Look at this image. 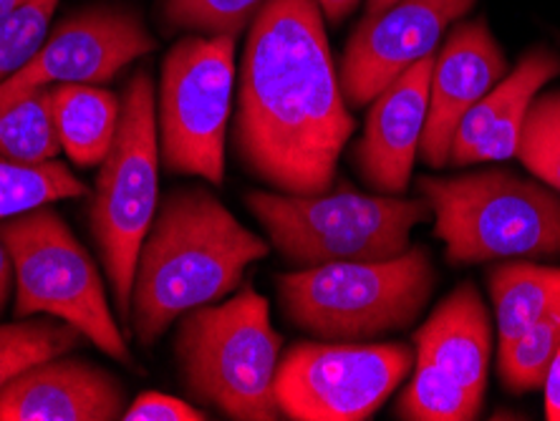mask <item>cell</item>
<instances>
[{
    "label": "cell",
    "mask_w": 560,
    "mask_h": 421,
    "mask_svg": "<svg viewBox=\"0 0 560 421\" xmlns=\"http://www.w3.org/2000/svg\"><path fill=\"white\" fill-rule=\"evenodd\" d=\"M313 3L320 8V13H324L328 21L339 23L357 8L359 0H313Z\"/></svg>",
    "instance_id": "f546056e"
},
{
    "label": "cell",
    "mask_w": 560,
    "mask_h": 421,
    "mask_svg": "<svg viewBox=\"0 0 560 421\" xmlns=\"http://www.w3.org/2000/svg\"><path fill=\"white\" fill-rule=\"evenodd\" d=\"M560 349V303L513 341L500 343V376L510 391H535Z\"/></svg>",
    "instance_id": "cb8c5ba5"
},
{
    "label": "cell",
    "mask_w": 560,
    "mask_h": 421,
    "mask_svg": "<svg viewBox=\"0 0 560 421\" xmlns=\"http://www.w3.org/2000/svg\"><path fill=\"white\" fill-rule=\"evenodd\" d=\"M397 3V0H369L366 3V13H382L386 11V8Z\"/></svg>",
    "instance_id": "1f68e13d"
},
{
    "label": "cell",
    "mask_w": 560,
    "mask_h": 421,
    "mask_svg": "<svg viewBox=\"0 0 560 421\" xmlns=\"http://www.w3.org/2000/svg\"><path fill=\"white\" fill-rule=\"evenodd\" d=\"M266 0H162V19L175 31L237 36Z\"/></svg>",
    "instance_id": "4316f807"
},
{
    "label": "cell",
    "mask_w": 560,
    "mask_h": 421,
    "mask_svg": "<svg viewBox=\"0 0 560 421\" xmlns=\"http://www.w3.org/2000/svg\"><path fill=\"white\" fill-rule=\"evenodd\" d=\"M490 295L498 316L500 343H508L560 303V268L505 262L490 272Z\"/></svg>",
    "instance_id": "d6986e66"
},
{
    "label": "cell",
    "mask_w": 560,
    "mask_h": 421,
    "mask_svg": "<svg viewBox=\"0 0 560 421\" xmlns=\"http://www.w3.org/2000/svg\"><path fill=\"white\" fill-rule=\"evenodd\" d=\"M11 280H13V262L3 241H0V313H3L8 291H11Z\"/></svg>",
    "instance_id": "4dcf8cb0"
},
{
    "label": "cell",
    "mask_w": 560,
    "mask_h": 421,
    "mask_svg": "<svg viewBox=\"0 0 560 421\" xmlns=\"http://www.w3.org/2000/svg\"><path fill=\"white\" fill-rule=\"evenodd\" d=\"M59 0H26L0 19V84L19 73L44 46Z\"/></svg>",
    "instance_id": "484cf974"
},
{
    "label": "cell",
    "mask_w": 560,
    "mask_h": 421,
    "mask_svg": "<svg viewBox=\"0 0 560 421\" xmlns=\"http://www.w3.org/2000/svg\"><path fill=\"white\" fill-rule=\"evenodd\" d=\"M84 195L89 187L61 162L21 164L0 156V220Z\"/></svg>",
    "instance_id": "7402d4cb"
},
{
    "label": "cell",
    "mask_w": 560,
    "mask_h": 421,
    "mask_svg": "<svg viewBox=\"0 0 560 421\" xmlns=\"http://www.w3.org/2000/svg\"><path fill=\"white\" fill-rule=\"evenodd\" d=\"M508 77V59L485 19L457 26L434 54L430 109L419 154L430 167H447L452 139L467 112Z\"/></svg>",
    "instance_id": "4fadbf2b"
},
{
    "label": "cell",
    "mask_w": 560,
    "mask_h": 421,
    "mask_svg": "<svg viewBox=\"0 0 560 421\" xmlns=\"http://www.w3.org/2000/svg\"><path fill=\"white\" fill-rule=\"evenodd\" d=\"M23 3H26V0H0V19L15 11V8H21Z\"/></svg>",
    "instance_id": "d6a6232c"
},
{
    "label": "cell",
    "mask_w": 560,
    "mask_h": 421,
    "mask_svg": "<svg viewBox=\"0 0 560 421\" xmlns=\"http://www.w3.org/2000/svg\"><path fill=\"white\" fill-rule=\"evenodd\" d=\"M405 343H295L278 363L276 399L293 421H366L411 369Z\"/></svg>",
    "instance_id": "30bf717a"
},
{
    "label": "cell",
    "mask_w": 560,
    "mask_h": 421,
    "mask_svg": "<svg viewBox=\"0 0 560 421\" xmlns=\"http://www.w3.org/2000/svg\"><path fill=\"white\" fill-rule=\"evenodd\" d=\"M127 386L112 371L77 356H54L0 389V421H117Z\"/></svg>",
    "instance_id": "5bb4252c"
},
{
    "label": "cell",
    "mask_w": 560,
    "mask_h": 421,
    "mask_svg": "<svg viewBox=\"0 0 560 421\" xmlns=\"http://www.w3.org/2000/svg\"><path fill=\"white\" fill-rule=\"evenodd\" d=\"M558 73L560 59L550 48H533L525 54L521 63L508 71V77L495 89H490L459 121L450 150L452 167L502 162L513 156L533 98Z\"/></svg>",
    "instance_id": "2e32d148"
},
{
    "label": "cell",
    "mask_w": 560,
    "mask_h": 421,
    "mask_svg": "<svg viewBox=\"0 0 560 421\" xmlns=\"http://www.w3.org/2000/svg\"><path fill=\"white\" fill-rule=\"evenodd\" d=\"M3 241L15 276V316L44 313L77 328L98 351L135 369L127 338L114 318L104 280L86 247L59 212L36 208L3 220Z\"/></svg>",
    "instance_id": "52a82bcc"
},
{
    "label": "cell",
    "mask_w": 560,
    "mask_h": 421,
    "mask_svg": "<svg viewBox=\"0 0 560 421\" xmlns=\"http://www.w3.org/2000/svg\"><path fill=\"white\" fill-rule=\"evenodd\" d=\"M482 396L469 391L450 371L417 359V371L394 407L405 421H469L480 414Z\"/></svg>",
    "instance_id": "44dd1931"
},
{
    "label": "cell",
    "mask_w": 560,
    "mask_h": 421,
    "mask_svg": "<svg viewBox=\"0 0 560 421\" xmlns=\"http://www.w3.org/2000/svg\"><path fill=\"white\" fill-rule=\"evenodd\" d=\"M86 338L59 318H23L0 326V389L31 366L71 353Z\"/></svg>",
    "instance_id": "603a6c76"
},
{
    "label": "cell",
    "mask_w": 560,
    "mask_h": 421,
    "mask_svg": "<svg viewBox=\"0 0 560 421\" xmlns=\"http://www.w3.org/2000/svg\"><path fill=\"white\" fill-rule=\"evenodd\" d=\"M417 359L450 371L469 391L485 396L492 351L490 313L472 283L444 299L415 336Z\"/></svg>",
    "instance_id": "e0dca14e"
},
{
    "label": "cell",
    "mask_w": 560,
    "mask_h": 421,
    "mask_svg": "<svg viewBox=\"0 0 560 421\" xmlns=\"http://www.w3.org/2000/svg\"><path fill=\"white\" fill-rule=\"evenodd\" d=\"M121 419L125 421H205L208 414H205L202 409L192 407L189 401L179 399V396L144 391L129 404Z\"/></svg>",
    "instance_id": "83f0119b"
},
{
    "label": "cell",
    "mask_w": 560,
    "mask_h": 421,
    "mask_svg": "<svg viewBox=\"0 0 560 421\" xmlns=\"http://www.w3.org/2000/svg\"><path fill=\"white\" fill-rule=\"evenodd\" d=\"M515 156L535 177L560 192V89L533 98L517 137Z\"/></svg>",
    "instance_id": "d4e9b609"
},
{
    "label": "cell",
    "mask_w": 560,
    "mask_h": 421,
    "mask_svg": "<svg viewBox=\"0 0 560 421\" xmlns=\"http://www.w3.org/2000/svg\"><path fill=\"white\" fill-rule=\"evenodd\" d=\"M432 66L434 54L409 66L372 98L364 137L353 147V164L378 195L407 192L430 109Z\"/></svg>",
    "instance_id": "9a60e30c"
},
{
    "label": "cell",
    "mask_w": 560,
    "mask_h": 421,
    "mask_svg": "<svg viewBox=\"0 0 560 421\" xmlns=\"http://www.w3.org/2000/svg\"><path fill=\"white\" fill-rule=\"evenodd\" d=\"M156 40L131 8L98 5L77 11L48 33L38 54L0 84V109L33 89L59 84H104Z\"/></svg>",
    "instance_id": "8fae6325"
},
{
    "label": "cell",
    "mask_w": 560,
    "mask_h": 421,
    "mask_svg": "<svg viewBox=\"0 0 560 421\" xmlns=\"http://www.w3.org/2000/svg\"><path fill=\"white\" fill-rule=\"evenodd\" d=\"M175 356L185 389L235 421H276L280 336L270 305L253 288L179 316Z\"/></svg>",
    "instance_id": "3957f363"
},
{
    "label": "cell",
    "mask_w": 560,
    "mask_h": 421,
    "mask_svg": "<svg viewBox=\"0 0 560 421\" xmlns=\"http://www.w3.org/2000/svg\"><path fill=\"white\" fill-rule=\"evenodd\" d=\"M424 245L386 260H343L278 276L276 288L293 326L328 341H361L407 328L434 291Z\"/></svg>",
    "instance_id": "277c9868"
},
{
    "label": "cell",
    "mask_w": 560,
    "mask_h": 421,
    "mask_svg": "<svg viewBox=\"0 0 560 421\" xmlns=\"http://www.w3.org/2000/svg\"><path fill=\"white\" fill-rule=\"evenodd\" d=\"M59 152L54 86L33 89L0 109V156L21 164H40L56 160Z\"/></svg>",
    "instance_id": "ffe728a7"
},
{
    "label": "cell",
    "mask_w": 560,
    "mask_h": 421,
    "mask_svg": "<svg viewBox=\"0 0 560 421\" xmlns=\"http://www.w3.org/2000/svg\"><path fill=\"white\" fill-rule=\"evenodd\" d=\"M542 389H546V417L550 421H560V349L556 359L550 361Z\"/></svg>",
    "instance_id": "f1b7e54d"
},
{
    "label": "cell",
    "mask_w": 560,
    "mask_h": 421,
    "mask_svg": "<svg viewBox=\"0 0 560 421\" xmlns=\"http://www.w3.org/2000/svg\"><path fill=\"white\" fill-rule=\"evenodd\" d=\"M475 0H397L382 13H366L346 46L341 91L351 106L372 104L378 91L409 66L434 54L452 21Z\"/></svg>",
    "instance_id": "7c38bea8"
},
{
    "label": "cell",
    "mask_w": 560,
    "mask_h": 421,
    "mask_svg": "<svg viewBox=\"0 0 560 421\" xmlns=\"http://www.w3.org/2000/svg\"><path fill=\"white\" fill-rule=\"evenodd\" d=\"M434 235L452 266L560 255V195L510 169L422 177Z\"/></svg>",
    "instance_id": "5b68a950"
},
{
    "label": "cell",
    "mask_w": 560,
    "mask_h": 421,
    "mask_svg": "<svg viewBox=\"0 0 560 421\" xmlns=\"http://www.w3.org/2000/svg\"><path fill=\"white\" fill-rule=\"evenodd\" d=\"M121 102L96 84L54 86V117L61 150L79 167L102 164L119 127Z\"/></svg>",
    "instance_id": "ac0fdd59"
},
{
    "label": "cell",
    "mask_w": 560,
    "mask_h": 421,
    "mask_svg": "<svg viewBox=\"0 0 560 421\" xmlns=\"http://www.w3.org/2000/svg\"><path fill=\"white\" fill-rule=\"evenodd\" d=\"M353 127L320 8L313 0H266L243 54L237 160L278 192H326Z\"/></svg>",
    "instance_id": "6da1fadb"
},
{
    "label": "cell",
    "mask_w": 560,
    "mask_h": 421,
    "mask_svg": "<svg viewBox=\"0 0 560 421\" xmlns=\"http://www.w3.org/2000/svg\"><path fill=\"white\" fill-rule=\"evenodd\" d=\"M235 40L228 33L179 38L162 63L160 156L175 175L225 182V137L235 84Z\"/></svg>",
    "instance_id": "9c48e42d"
},
{
    "label": "cell",
    "mask_w": 560,
    "mask_h": 421,
    "mask_svg": "<svg viewBox=\"0 0 560 421\" xmlns=\"http://www.w3.org/2000/svg\"><path fill=\"white\" fill-rule=\"evenodd\" d=\"M248 210L266 227L280 258L299 268L343 260H386L409 247V233L432 218L427 200L399 195L250 192Z\"/></svg>",
    "instance_id": "8992f818"
},
{
    "label": "cell",
    "mask_w": 560,
    "mask_h": 421,
    "mask_svg": "<svg viewBox=\"0 0 560 421\" xmlns=\"http://www.w3.org/2000/svg\"><path fill=\"white\" fill-rule=\"evenodd\" d=\"M268 250V243L208 189L170 192L137 258L131 334L142 346H154L187 311L233 293L245 268L266 258Z\"/></svg>",
    "instance_id": "7a4b0ae2"
},
{
    "label": "cell",
    "mask_w": 560,
    "mask_h": 421,
    "mask_svg": "<svg viewBox=\"0 0 560 421\" xmlns=\"http://www.w3.org/2000/svg\"><path fill=\"white\" fill-rule=\"evenodd\" d=\"M160 204V135L154 81L147 71L129 79L119 127L104 156L92 200V230L109 278L119 318L131 316L137 258Z\"/></svg>",
    "instance_id": "ba28073f"
}]
</instances>
